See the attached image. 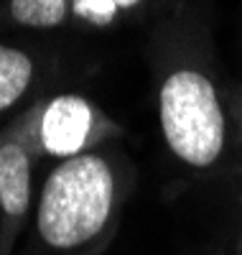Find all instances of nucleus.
Here are the masks:
<instances>
[{"instance_id":"nucleus-1","label":"nucleus","mask_w":242,"mask_h":255,"mask_svg":"<svg viewBox=\"0 0 242 255\" xmlns=\"http://www.w3.org/2000/svg\"><path fill=\"white\" fill-rule=\"evenodd\" d=\"M125 179L120 163L100 151L51 168L36 207V243L49 255H79L97 248L115 225Z\"/></svg>"},{"instance_id":"nucleus-2","label":"nucleus","mask_w":242,"mask_h":255,"mask_svg":"<svg viewBox=\"0 0 242 255\" xmlns=\"http://www.w3.org/2000/svg\"><path fill=\"white\" fill-rule=\"evenodd\" d=\"M158 118L166 145L181 163L209 168L225 153L227 118L214 82L199 67L171 69L158 90Z\"/></svg>"},{"instance_id":"nucleus-3","label":"nucleus","mask_w":242,"mask_h":255,"mask_svg":"<svg viewBox=\"0 0 242 255\" xmlns=\"http://www.w3.org/2000/svg\"><path fill=\"white\" fill-rule=\"evenodd\" d=\"M113 130L110 120L90 100L79 95H59L26 115L10 135L23 140L33 156L67 161L90 153V148Z\"/></svg>"},{"instance_id":"nucleus-4","label":"nucleus","mask_w":242,"mask_h":255,"mask_svg":"<svg viewBox=\"0 0 242 255\" xmlns=\"http://www.w3.org/2000/svg\"><path fill=\"white\" fill-rule=\"evenodd\" d=\"M31 163L33 153L23 140L8 135L0 143V215H3V235L0 255H5L15 230L23 225L31 207Z\"/></svg>"},{"instance_id":"nucleus-5","label":"nucleus","mask_w":242,"mask_h":255,"mask_svg":"<svg viewBox=\"0 0 242 255\" xmlns=\"http://www.w3.org/2000/svg\"><path fill=\"white\" fill-rule=\"evenodd\" d=\"M33 82V59L13 46L0 44V113L26 95Z\"/></svg>"},{"instance_id":"nucleus-6","label":"nucleus","mask_w":242,"mask_h":255,"mask_svg":"<svg viewBox=\"0 0 242 255\" xmlns=\"http://www.w3.org/2000/svg\"><path fill=\"white\" fill-rule=\"evenodd\" d=\"M67 0H10V18L28 28H54L67 20Z\"/></svg>"},{"instance_id":"nucleus-7","label":"nucleus","mask_w":242,"mask_h":255,"mask_svg":"<svg viewBox=\"0 0 242 255\" xmlns=\"http://www.w3.org/2000/svg\"><path fill=\"white\" fill-rule=\"evenodd\" d=\"M72 10L95 26H107L118 15V3L115 0H72Z\"/></svg>"},{"instance_id":"nucleus-8","label":"nucleus","mask_w":242,"mask_h":255,"mask_svg":"<svg viewBox=\"0 0 242 255\" xmlns=\"http://www.w3.org/2000/svg\"><path fill=\"white\" fill-rule=\"evenodd\" d=\"M118 3V8H133V5H138L140 0H115Z\"/></svg>"}]
</instances>
